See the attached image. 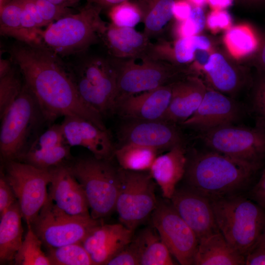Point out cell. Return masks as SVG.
Returning a JSON list of instances; mask_svg holds the SVG:
<instances>
[{
  "mask_svg": "<svg viewBox=\"0 0 265 265\" xmlns=\"http://www.w3.org/2000/svg\"><path fill=\"white\" fill-rule=\"evenodd\" d=\"M209 148L261 167L265 159V127L230 124L201 132Z\"/></svg>",
  "mask_w": 265,
  "mask_h": 265,
  "instance_id": "9",
  "label": "cell"
},
{
  "mask_svg": "<svg viewBox=\"0 0 265 265\" xmlns=\"http://www.w3.org/2000/svg\"><path fill=\"white\" fill-rule=\"evenodd\" d=\"M90 216H73L58 209L48 196L30 225L47 249L81 243L88 234L101 224Z\"/></svg>",
  "mask_w": 265,
  "mask_h": 265,
  "instance_id": "10",
  "label": "cell"
},
{
  "mask_svg": "<svg viewBox=\"0 0 265 265\" xmlns=\"http://www.w3.org/2000/svg\"><path fill=\"white\" fill-rule=\"evenodd\" d=\"M260 240L262 241V242L265 243V227L263 233L262 235V236L260 239Z\"/></svg>",
  "mask_w": 265,
  "mask_h": 265,
  "instance_id": "57",
  "label": "cell"
},
{
  "mask_svg": "<svg viewBox=\"0 0 265 265\" xmlns=\"http://www.w3.org/2000/svg\"><path fill=\"white\" fill-rule=\"evenodd\" d=\"M257 71H265V37L262 39L260 48L255 55Z\"/></svg>",
  "mask_w": 265,
  "mask_h": 265,
  "instance_id": "48",
  "label": "cell"
},
{
  "mask_svg": "<svg viewBox=\"0 0 265 265\" xmlns=\"http://www.w3.org/2000/svg\"><path fill=\"white\" fill-rule=\"evenodd\" d=\"M151 215L153 226L172 255L181 265H194L199 239L171 202L158 201Z\"/></svg>",
  "mask_w": 265,
  "mask_h": 265,
  "instance_id": "13",
  "label": "cell"
},
{
  "mask_svg": "<svg viewBox=\"0 0 265 265\" xmlns=\"http://www.w3.org/2000/svg\"><path fill=\"white\" fill-rule=\"evenodd\" d=\"M139 255L140 265H173L171 253L153 226L141 231L133 238Z\"/></svg>",
  "mask_w": 265,
  "mask_h": 265,
  "instance_id": "29",
  "label": "cell"
},
{
  "mask_svg": "<svg viewBox=\"0 0 265 265\" xmlns=\"http://www.w3.org/2000/svg\"><path fill=\"white\" fill-rule=\"evenodd\" d=\"M106 265H140L138 250L133 238L129 244L111 259Z\"/></svg>",
  "mask_w": 265,
  "mask_h": 265,
  "instance_id": "42",
  "label": "cell"
},
{
  "mask_svg": "<svg viewBox=\"0 0 265 265\" xmlns=\"http://www.w3.org/2000/svg\"><path fill=\"white\" fill-rule=\"evenodd\" d=\"M12 0H0V8Z\"/></svg>",
  "mask_w": 265,
  "mask_h": 265,
  "instance_id": "56",
  "label": "cell"
},
{
  "mask_svg": "<svg viewBox=\"0 0 265 265\" xmlns=\"http://www.w3.org/2000/svg\"><path fill=\"white\" fill-rule=\"evenodd\" d=\"M108 10L111 23L117 26L134 28L142 21L140 8L133 0L118 4Z\"/></svg>",
  "mask_w": 265,
  "mask_h": 265,
  "instance_id": "37",
  "label": "cell"
},
{
  "mask_svg": "<svg viewBox=\"0 0 265 265\" xmlns=\"http://www.w3.org/2000/svg\"><path fill=\"white\" fill-rule=\"evenodd\" d=\"M245 265H265V243L259 240L245 257Z\"/></svg>",
  "mask_w": 265,
  "mask_h": 265,
  "instance_id": "45",
  "label": "cell"
},
{
  "mask_svg": "<svg viewBox=\"0 0 265 265\" xmlns=\"http://www.w3.org/2000/svg\"><path fill=\"white\" fill-rule=\"evenodd\" d=\"M220 232L244 257L260 240L265 227V209L242 194L211 200Z\"/></svg>",
  "mask_w": 265,
  "mask_h": 265,
  "instance_id": "6",
  "label": "cell"
},
{
  "mask_svg": "<svg viewBox=\"0 0 265 265\" xmlns=\"http://www.w3.org/2000/svg\"><path fill=\"white\" fill-rule=\"evenodd\" d=\"M224 40L228 51L237 58L256 55L262 41L255 30L247 25L229 29Z\"/></svg>",
  "mask_w": 265,
  "mask_h": 265,
  "instance_id": "31",
  "label": "cell"
},
{
  "mask_svg": "<svg viewBox=\"0 0 265 265\" xmlns=\"http://www.w3.org/2000/svg\"><path fill=\"white\" fill-rule=\"evenodd\" d=\"M102 9L87 2L77 13L68 14L49 25L40 35L41 44L60 57L78 55L101 41L107 23Z\"/></svg>",
  "mask_w": 265,
  "mask_h": 265,
  "instance_id": "5",
  "label": "cell"
},
{
  "mask_svg": "<svg viewBox=\"0 0 265 265\" xmlns=\"http://www.w3.org/2000/svg\"><path fill=\"white\" fill-rule=\"evenodd\" d=\"M140 8L144 24L143 33L151 40L160 39L173 17L175 0H133Z\"/></svg>",
  "mask_w": 265,
  "mask_h": 265,
  "instance_id": "28",
  "label": "cell"
},
{
  "mask_svg": "<svg viewBox=\"0 0 265 265\" xmlns=\"http://www.w3.org/2000/svg\"><path fill=\"white\" fill-rule=\"evenodd\" d=\"M206 22L210 29L216 31L229 28L231 25L232 18L225 9L212 10L208 15Z\"/></svg>",
  "mask_w": 265,
  "mask_h": 265,
  "instance_id": "43",
  "label": "cell"
},
{
  "mask_svg": "<svg viewBox=\"0 0 265 265\" xmlns=\"http://www.w3.org/2000/svg\"><path fill=\"white\" fill-rule=\"evenodd\" d=\"M158 150L134 144H125L115 150L122 169L135 171L149 170L157 157Z\"/></svg>",
  "mask_w": 265,
  "mask_h": 265,
  "instance_id": "30",
  "label": "cell"
},
{
  "mask_svg": "<svg viewBox=\"0 0 265 265\" xmlns=\"http://www.w3.org/2000/svg\"><path fill=\"white\" fill-rule=\"evenodd\" d=\"M87 2L94 4L102 9H109L110 8L129 0H86Z\"/></svg>",
  "mask_w": 265,
  "mask_h": 265,
  "instance_id": "49",
  "label": "cell"
},
{
  "mask_svg": "<svg viewBox=\"0 0 265 265\" xmlns=\"http://www.w3.org/2000/svg\"><path fill=\"white\" fill-rule=\"evenodd\" d=\"M120 186L115 211L121 223L134 232L152 214L158 201L150 173L120 169Z\"/></svg>",
  "mask_w": 265,
  "mask_h": 265,
  "instance_id": "11",
  "label": "cell"
},
{
  "mask_svg": "<svg viewBox=\"0 0 265 265\" xmlns=\"http://www.w3.org/2000/svg\"><path fill=\"white\" fill-rule=\"evenodd\" d=\"M234 0H206L212 10H223L230 6Z\"/></svg>",
  "mask_w": 265,
  "mask_h": 265,
  "instance_id": "50",
  "label": "cell"
},
{
  "mask_svg": "<svg viewBox=\"0 0 265 265\" xmlns=\"http://www.w3.org/2000/svg\"><path fill=\"white\" fill-rule=\"evenodd\" d=\"M172 83L119 98L114 111L132 120H161L170 102Z\"/></svg>",
  "mask_w": 265,
  "mask_h": 265,
  "instance_id": "19",
  "label": "cell"
},
{
  "mask_svg": "<svg viewBox=\"0 0 265 265\" xmlns=\"http://www.w3.org/2000/svg\"><path fill=\"white\" fill-rule=\"evenodd\" d=\"M24 82L19 68L14 64L7 74L0 78V118L20 94Z\"/></svg>",
  "mask_w": 265,
  "mask_h": 265,
  "instance_id": "36",
  "label": "cell"
},
{
  "mask_svg": "<svg viewBox=\"0 0 265 265\" xmlns=\"http://www.w3.org/2000/svg\"><path fill=\"white\" fill-rule=\"evenodd\" d=\"M65 143L61 124H53L39 135L29 150L49 148Z\"/></svg>",
  "mask_w": 265,
  "mask_h": 265,
  "instance_id": "40",
  "label": "cell"
},
{
  "mask_svg": "<svg viewBox=\"0 0 265 265\" xmlns=\"http://www.w3.org/2000/svg\"><path fill=\"white\" fill-rule=\"evenodd\" d=\"M69 161V169L84 189L91 216L100 219L110 215L115 211L120 189V169L109 159L94 156Z\"/></svg>",
  "mask_w": 265,
  "mask_h": 265,
  "instance_id": "7",
  "label": "cell"
},
{
  "mask_svg": "<svg viewBox=\"0 0 265 265\" xmlns=\"http://www.w3.org/2000/svg\"><path fill=\"white\" fill-rule=\"evenodd\" d=\"M64 137L70 146H81L99 159H110L115 150L107 131L82 118L65 116L61 123Z\"/></svg>",
  "mask_w": 265,
  "mask_h": 265,
  "instance_id": "18",
  "label": "cell"
},
{
  "mask_svg": "<svg viewBox=\"0 0 265 265\" xmlns=\"http://www.w3.org/2000/svg\"><path fill=\"white\" fill-rule=\"evenodd\" d=\"M187 161L184 144L173 147L154 160L149 173L165 199H171L177 184L185 176Z\"/></svg>",
  "mask_w": 265,
  "mask_h": 265,
  "instance_id": "23",
  "label": "cell"
},
{
  "mask_svg": "<svg viewBox=\"0 0 265 265\" xmlns=\"http://www.w3.org/2000/svg\"><path fill=\"white\" fill-rule=\"evenodd\" d=\"M4 176L19 203L22 217L31 225L45 205L50 169H41L18 160L5 161Z\"/></svg>",
  "mask_w": 265,
  "mask_h": 265,
  "instance_id": "12",
  "label": "cell"
},
{
  "mask_svg": "<svg viewBox=\"0 0 265 265\" xmlns=\"http://www.w3.org/2000/svg\"><path fill=\"white\" fill-rule=\"evenodd\" d=\"M203 70L212 89L226 95H235L253 82L247 72L235 67L220 53L210 55Z\"/></svg>",
  "mask_w": 265,
  "mask_h": 265,
  "instance_id": "24",
  "label": "cell"
},
{
  "mask_svg": "<svg viewBox=\"0 0 265 265\" xmlns=\"http://www.w3.org/2000/svg\"><path fill=\"white\" fill-rule=\"evenodd\" d=\"M192 7L187 0H175L172 8L173 17L178 22L185 21L189 16Z\"/></svg>",
  "mask_w": 265,
  "mask_h": 265,
  "instance_id": "46",
  "label": "cell"
},
{
  "mask_svg": "<svg viewBox=\"0 0 265 265\" xmlns=\"http://www.w3.org/2000/svg\"><path fill=\"white\" fill-rule=\"evenodd\" d=\"M170 202L199 241L220 231L211 200L186 187L176 189Z\"/></svg>",
  "mask_w": 265,
  "mask_h": 265,
  "instance_id": "15",
  "label": "cell"
},
{
  "mask_svg": "<svg viewBox=\"0 0 265 265\" xmlns=\"http://www.w3.org/2000/svg\"><path fill=\"white\" fill-rule=\"evenodd\" d=\"M17 200L15 194L6 180L3 171L0 177V215L4 213Z\"/></svg>",
  "mask_w": 265,
  "mask_h": 265,
  "instance_id": "44",
  "label": "cell"
},
{
  "mask_svg": "<svg viewBox=\"0 0 265 265\" xmlns=\"http://www.w3.org/2000/svg\"><path fill=\"white\" fill-rule=\"evenodd\" d=\"M207 88L194 75H187L172 83V96L161 120L182 124L191 117L200 106Z\"/></svg>",
  "mask_w": 265,
  "mask_h": 265,
  "instance_id": "21",
  "label": "cell"
},
{
  "mask_svg": "<svg viewBox=\"0 0 265 265\" xmlns=\"http://www.w3.org/2000/svg\"><path fill=\"white\" fill-rule=\"evenodd\" d=\"M246 3L251 6H259L265 3V0H243Z\"/></svg>",
  "mask_w": 265,
  "mask_h": 265,
  "instance_id": "54",
  "label": "cell"
},
{
  "mask_svg": "<svg viewBox=\"0 0 265 265\" xmlns=\"http://www.w3.org/2000/svg\"><path fill=\"white\" fill-rule=\"evenodd\" d=\"M47 26L62 17L73 13L71 8L62 6L48 0H33Z\"/></svg>",
  "mask_w": 265,
  "mask_h": 265,
  "instance_id": "41",
  "label": "cell"
},
{
  "mask_svg": "<svg viewBox=\"0 0 265 265\" xmlns=\"http://www.w3.org/2000/svg\"><path fill=\"white\" fill-rule=\"evenodd\" d=\"M22 215L18 201L0 216V263L12 262L20 248L23 239Z\"/></svg>",
  "mask_w": 265,
  "mask_h": 265,
  "instance_id": "27",
  "label": "cell"
},
{
  "mask_svg": "<svg viewBox=\"0 0 265 265\" xmlns=\"http://www.w3.org/2000/svg\"><path fill=\"white\" fill-rule=\"evenodd\" d=\"M210 55L207 53L206 50H197L195 54V57L196 58V63L200 67H202L208 61Z\"/></svg>",
  "mask_w": 265,
  "mask_h": 265,
  "instance_id": "52",
  "label": "cell"
},
{
  "mask_svg": "<svg viewBox=\"0 0 265 265\" xmlns=\"http://www.w3.org/2000/svg\"><path fill=\"white\" fill-rule=\"evenodd\" d=\"M244 108L233 99L212 89H208L193 115L181 124L200 132L218 127L236 124L243 117Z\"/></svg>",
  "mask_w": 265,
  "mask_h": 265,
  "instance_id": "14",
  "label": "cell"
},
{
  "mask_svg": "<svg viewBox=\"0 0 265 265\" xmlns=\"http://www.w3.org/2000/svg\"><path fill=\"white\" fill-rule=\"evenodd\" d=\"M119 137L123 145L138 144L158 150L184 144L175 124L163 120H132L121 127Z\"/></svg>",
  "mask_w": 265,
  "mask_h": 265,
  "instance_id": "16",
  "label": "cell"
},
{
  "mask_svg": "<svg viewBox=\"0 0 265 265\" xmlns=\"http://www.w3.org/2000/svg\"><path fill=\"white\" fill-rule=\"evenodd\" d=\"M22 10L20 0H12L0 8V33L17 41L31 43L22 26Z\"/></svg>",
  "mask_w": 265,
  "mask_h": 265,
  "instance_id": "33",
  "label": "cell"
},
{
  "mask_svg": "<svg viewBox=\"0 0 265 265\" xmlns=\"http://www.w3.org/2000/svg\"><path fill=\"white\" fill-rule=\"evenodd\" d=\"M194 265H245V257L219 231L199 241Z\"/></svg>",
  "mask_w": 265,
  "mask_h": 265,
  "instance_id": "26",
  "label": "cell"
},
{
  "mask_svg": "<svg viewBox=\"0 0 265 265\" xmlns=\"http://www.w3.org/2000/svg\"><path fill=\"white\" fill-rule=\"evenodd\" d=\"M86 53L66 64V69L81 98L103 117L115 110L118 94L116 61L108 55Z\"/></svg>",
  "mask_w": 265,
  "mask_h": 265,
  "instance_id": "4",
  "label": "cell"
},
{
  "mask_svg": "<svg viewBox=\"0 0 265 265\" xmlns=\"http://www.w3.org/2000/svg\"><path fill=\"white\" fill-rule=\"evenodd\" d=\"M67 162L50 169L51 180L48 197L58 209L68 214L90 216L84 189Z\"/></svg>",
  "mask_w": 265,
  "mask_h": 265,
  "instance_id": "17",
  "label": "cell"
},
{
  "mask_svg": "<svg viewBox=\"0 0 265 265\" xmlns=\"http://www.w3.org/2000/svg\"><path fill=\"white\" fill-rule=\"evenodd\" d=\"M56 4L71 8L78 5L81 0H48Z\"/></svg>",
  "mask_w": 265,
  "mask_h": 265,
  "instance_id": "53",
  "label": "cell"
},
{
  "mask_svg": "<svg viewBox=\"0 0 265 265\" xmlns=\"http://www.w3.org/2000/svg\"><path fill=\"white\" fill-rule=\"evenodd\" d=\"M193 7L203 6L206 2V0H187Z\"/></svg>",
  "mask_w": 265,
  "mask_h": 265,
  "instance_id": "55",
  "label": "cell"
},
{
  "mask_svg": "<svg viewBox=\"0 0 265 265\" xmlns=\"http://www.w3.org/2000/svg\"><path fill=\"white\" fill-rule=\"evenodd\" d=\"M252 84L251 109L256 124L265 127V71H257Z\"/></svg>",
  "mask_w": 265,
  "mask_h": 265,
  "instance_id": "38",
  "label": "cell"
},
{
  "mask_svg": "<svg viewBox=\"0 0 265 265\" xmlns=\"http://www.w3.org/2000/svg\"><path fill=\"white\" fill-rule=\"evenodd\" d=\"M210 47L209 39L202 35L179 38L172 48L168 42L161 39L153 43L149 54L155 58L183 67L195 58L197 50L208 51Z\"/></svg>",
  "mask_w": 265,
  "mask_h": 265,
  "instance_id": "25",
  "label": "cell"
},
{
  "mask_svg": "<svg viewBox=\"0 0 265 265\" xmlns=\"http://www.w3.org/2000/svg\"><path fill=\"white\" fill-rule=\"evenodd\" d=\"M9 53L49 124L60 116H76L107 131L102 115L79 94L59 56L42 44L17 40Z\"/></svg>",
  "mask_w": 265,
  "mask_h": 265,
  "instance_id": "1",
  "label": "cell"
},
{
  "mask_svg": "<svg viewBox=\"0 0 265 265\" xmlns=\"http://www.w3.org/2000/svg\"><path fill=\"white\" fill-rule=\"evenodd\" d=\"M252 199L265 209V166L261 177L251 190Z\"/></svg>",
  "mask_w": 265,
  "mask_h": 265,
  "instance_id": "47",
  "label": "cell"
},
{
  "mask_svg": "<svg viewBox=\"0 0 265 265\" xmlns=\"http://www.w3.org/2000/svg\"><path fill=\"white\" fill-rule=\"evenodd\" d=\"M70 147L65 143L49 148L29 150L20 161L39 168L50 169L70 160Z\"/></svg>",
  "mask_w": 265,
  "mask_h": 265,
  "instance_id": "32",
  "label": "cell"
},
{
  "mask_svg": "<svg viewBox=\"0 0 265 265\" xmlns=\"http://www.w3.org/2000/svg\"><path fill=\"white\" fill-rule=\"evenodd\" d=\"M47 255L53 265H93L90 255L80 243L49 248Z\"/></svg>",
  "mask_w": 265,
  "mask_h": 265,
  "instance_id": "35",
  "label": "cell"
},
{
  "mask_svg": "<svg viewBox=\"0 0 265 265\" xmlns=\"http://www.w3.org/2000/svg\"><path fill=\"white\" fill-rule=\"evenodd\" d=\"M14 258L15 265H51V262L42 251V242L30 225Z\"/></svg>",
  "mask_w": 265,
  "mask_h": 265,
  "instance_id": "34",
  "label": "cell"
},
{
  "mask_svg": "<svg viewBox=\"0 0 265 265\" xmlns=\"http://www.w3.org/2000/svg\"><path fill=\"white\" fill-rule=\"evenodd\" d=\"M206 18L201 7H193L189 16L184 21L178 22L175 28L179 38L197 35L204 28Z\"/></svg>",
  "mask_w": 265,
  "mask_h": 265,
  "instance_id": "39",
  "label": "cell"
},
{
  "mask_svg": "<svg viewBox=\"0 0 265 265\" xmlns=\"http://www.w3.org/2000/svg\"><path fill=\"white\" fill-rule=\"evenodd\" d=\"M134 232L122 223L101 224L94 228L81 244L93 265L107 263L132 241Z\"/></svg>",
  "mask_w": 265,
  "mask_h": 265,
  "instance_id": "20",
  "label": "cell"
},
{
  "mask_svg": "<svg viewBox=\"0 0 265 265\" xmlns=\"http://www.w3.org/2000/svg\"><path fill=\"white\" fill-rule=\"evenodd\" d=\"M115 59L118 74L116 101L124 97L172 83L188 75L187 69L148 54Z\"/></svg>",
  "mask_w": 265,
  "mask_h": 265,
  "instance_id": "8",
  "label": "cell"
},
{
  "mask_svg": "<svg viewBox=\"0 0 265 265\" xmlns=\"http://www.w3.org/2000/svg\"><path fill=\"white\" fill-rule=\"evenodd\" d=\"M260 168L209 149L187 159L184 176L187 187L212 200L242 194Z\"/></svg>",
  "mask_w": 265,
  "mask_h": 265,
  "instance_id": "2",
  "label": "cell"
},
{
  "mask_svg": "<svg viewBox=\"0 0 265 265\" xmlns=\"http://www.w3.org/2000/svg\"><path fill=\"white\" fill-rule=\"evenodd\" d=\"M13 63L11 59L0 58V78L7 74L13 66Z\"/></svg>",
  "mask_w": 265,
  "mask_h": 265,
  "instance_id": "51",
  "label": "cell"
},
{
  "mask_svg": "<svg viewBox=\"0 0 265 265\" xmlns=\"http://www.w3.org/2000/svg\"><path fill=\"white\" fill-rule=\"evenodd\" d=\"M108 56L117 59H129L148 54L153 44L143 32L132 27L107 24L101 38Z\"/></svg>",
  "mask_w": 265,
  "mask_h": 265,
  "instance_id": "22",
  "label": "cell"
},
{
  "mask_svg": "<svg viewBox=\"0 0 265 265\" xmlns=\"http://www.w3.org/2000/svg\"><path fill=\"white\" fill-rule=\"evenodd\" d=\"M0 118V152L4 162L20 161L50 124L25 81L20 94Z\"/></svg>",
  "mask_w": 265,
  "mask_h": 265,
  "instance_id": "3",
  "label": "cell"
}]
</instances>
